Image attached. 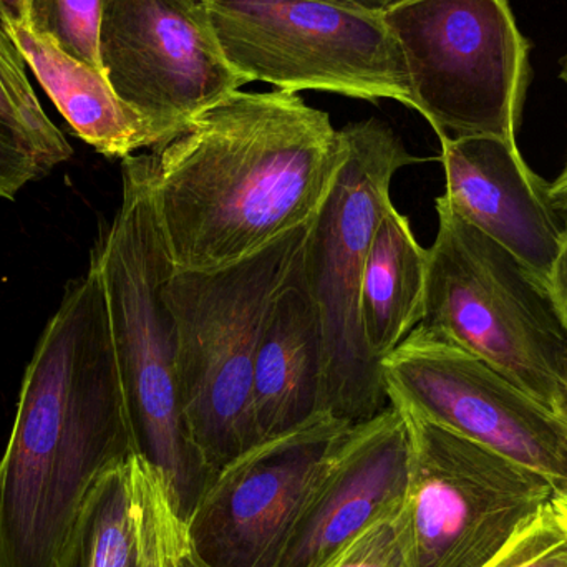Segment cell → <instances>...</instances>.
I'll return each instance as SVG.
<instances>
[{
    "label": "cell",
    "instance_id": "1",
    "mask_svg": "<svg viewBox=\"0 0 567 567\" xmlns=\"http://www.w3.org/2000/svg\"><path fill=\"white\" fill-rule=\"evenodd\" d=\"M349 148L299 93H229L148 153L156 221L176 271L235 265L309 225Z\"/></svg>",
    "mask_w": 567,
    "mask_h": 567
},
{
    "label": "cell",
    "instance_id": "2",
    "mask_svg": "<svg viewBox=\"0 0 567 567\" xmlns=\"http://www.w3.org/2000/svg\"><path fill=\"white\" fill-rule=\"evenodd\" d=\"M133 455L105 292L90 262L23 373L0 458V567H59L90 493Z\"/></svg>",
    "mask_w": 567,
    "mask_h": 567
},
{
    "label": "cell",
    "instance_id": "3",
    "mask_svg": "<svg viewBox=\"0 0 567 567\" xmlns=\"http://www.w3.org/2000/svg\"><path fill=\"white\" fill-rule=\"evenodd\" d=\"M90 262L105 292L136 455L159 473L188 522L213 475L183 412L178 337L166 300L175 266L150 196L148 155L123 159L122 202Z\"/></svg>",
    "mask_w": 567,
    "mask_h": 567
},
{
    "label": "cell",
    "instance_id": "4",
    "mask_svg": "<svg viewBox=\"0 0 567 567\" xmlns=\"http://www.w3.org/2000/svg\"><path fill=\"white\" fill-rule=\"evenodd\" d=\"M310 223L235 265L175 269L166 286L183 412L213 478L259 443L252 420L256 355L276 299L302 265Z\"/></svg>",
    "mask_w": 567,
    "mask_h": 567
},
{
    "label": "cell",
    "instance_id": "5",
    "mask_svg": "<svg viewBox=\"0 0 567 567\" xmlns=\"http://www.w3.org/2000/svg\"><path fill=\"white\" fill-rule=\"evenodd\" d=\"M423 326L567 422V327L545 284L436 198Z\"/></svg>",
    "mask_w": 567,
    "mask_h": 567
},
{
    "label": "cell",
    "instance_id": "6",
    "mask_svg": "<svg viewBox=\"0 0 567 567\" xmlns=\"http://www.w3.org/2000/svg\"><path fill=\"white\" fill-rule=\"evenodd\" d=\"M342 132L349 155L310 223L300 272L322 326L327 412L359 423L390 405L380 362L367 350L360 326L363 268L383 213L393 205V178L420 158L380 120L349 123Z\"/></svg>",
    "mask_w": 567,
    "mask_h": 567
},
{
    "label": "cell",
    "instance_id": "7",
    "mask_svg": "<svg viewBox=\"0 0 567 567\" xmlns=\"http://www.w3.org/2000/svg\"><path fill=\"white\" fill-rule=\"evenodd\" d=\"M383 19L402 52L413 110L439 138L518 143L532 45L508 0H400Z\"/></svg>",
    "mask_w": 567,
    "mask_h": 567
},
{
    "label": "cell",
    "instance_id": "8",
    "mask_svg": "<svg viewBox=\"0 0 567 567\" xmlns=\"http://www.w3.org/2000/svg\"><path fill=\"white\" fill-rule=\"evenodd\" d=\"M233 69L276 90L333 93L413 110L383 12L327 0H202Z\"/></svg>",
    "mask_w": 567,
    "mask_h": 567
},
{
    "label": "cell",
    "instance_id": "9",
    "mask_svg": "<svg viewBox=\"0 0 567 567\" xmlns=\"http://www.w3.org/2000/svg\"><path fill=\"white\" fill-rule=\"evenodd\" d=\"M399 410L412 449L399 515L410 567H485L555 489L538 473Z\"/></svg>",
    "mask_w": 567,
    "mask_h": 567
},
{
    "label": "cell",
    "instance_id": "10",
    "mask_svg": "<svg viewBox=\"0 0 567 567\" xmlns=\"http://www.w3.org/2000/svg\"><path fill=\"white\" fill-rule=\"evenodd\" d=\"M392 405L538 473L567 493V422L512 380L420 323L380 362Z\"/></svg>",
    "mask_w": 567,
    "mask_h": 567
},
{
    "label": "cell",
    "instance_id": "11",
    "mask_svg": "<svg viewBox=\"0 0 567 567\" xmlns=\"http://www.w3.org/2000/svg\"><path fill=\"white\" fill-rule=\"evenodd\" d=\"M353 423L330 413L265 440L216 473L188 535L209 567H276L323 470Z\"/></svg>",
    "mask_w": 567,
    "mask_h": 567
},
{
    "label": "cell",
    "instance_id": "12",
    "mask_svg": "<svg viewBox=\"0 0 567 567\" xmlns=\"http://www.w3.org/2000/svg\"><path fill=\"white\" fill-rule=\"evenodd\" d=\"M100 59L116 95L172 138L249 83L226 60L202 0H105Z\"/></svg>",
    "mask_w": 567,
    "mask_h": 567
},
{
    "label": "cell",
    "instance_id": "13",
    "mask_svg": "<svg viewBox=\"0 0 567 567\" xmlns=\"http://www.w3.org/2000/svg\"><path fill=\"white\" fill-rule=\"evenodd\" d=\"M410 433L395 405L353 423L310 493L276 567H323L367 528L399 516Z\"/></svg>",
    "mask_w": 567,
    "mask_h": 567
},
{
    "label": "cell",
    "instance_id": "14",
    "mask_svg": "<svg viewBox=\"0 0 567 567\" xmlns=\"http://www.w3.org/2000/svg\"><path fill=\"white\" fill-rule=\"evenodd\" d=\"M443 203L463 221L515 256L543 284L561 248L565 219L518 143L493 136H442Z\"/></svg>",
    "mask_w": 567,
    "mask_h": 567
},
{
    "label": "cell",
    "instance_id": "15",
    "mask_svg": "<svg viewBox=\"0 0 567 567\" xmlns=\"http://www.w3.org/2000/svg\"><path fill=\"white\" fill-rule=\"evenodd\" d=\"M326 365L319 312L299 269L276 299L256 355L252 420L259 443L329 413Z\"/></svg>",
    "mask_w": 567,
    "mask_h": 567
},
{
    "label": "cell",
    "instance_id": "16",
    "mask_svg": "<svg viewBox=\"0 0 567 567\" xmlns=\"http://www.w3.org/2000/svg\"><path fill=\"white\" fill-rule=\"evenodd\" d=\"M185 519L135 455L96 483L59 567H162Z\"/></svg>",
    "mask_w": 567,
    "mask_h": 567
},
{
    "label": "cell",
    "instance_id": "17",
    "mask_svg": "<svg viewBox=\"0 0 567 567\" xmlns=\"http://www.w3.org/2000/svg\"><path fill=\"white\" fill-rule=\"evenodd\" d=\"M3 29L72 132L96 153L125 159L140 150L172 142V136L116 95L102 70L73 59L25 25Z\"/></svg>",
    "mask_w": 567,
    "mask_h": 567
},
{
    "label": "cell",
    "instance_id": "18",
    "mask_svg": "<svg viewBox=\"0 0 567 567\" xmlns=\"http://www.w3.org/2000/svg\"><path fill=\"white\" fill-rule=\"evenodd\" d=\"M426 269L429 249L416 241L409 218L390 205L370 243L360 287L363 340L379 362L422 323Z\"/></svg>",
    "mask_w": 567,
    "mask_h": 567
},
{
    "label": "cell",
    "instance_id": "19",
    "mask_svg": "<svg viewBox=\"0 0 567 567\" xmlns=\"http://www.w3.org/2000/svg\"><path fill=\"white\" fill-rule=\"evenodd\" d=\"M25 62L0 23V115L35 148L47 173L72 156V146L43 112L30 85Z\"/></svg>",
    "mask_w": 567,
    "mask_h": 567
},
{
    "label": "cell",
    "instance_id": "20",
    "mask_svg": "<svg viewBox=\"0 0 567 567\" xmlns=\"http://www.w3.org/2000/svg\"><path fill=\"white\" fill-rule=\"evenodd\" d=\"M103 6L105 0H23L25 27L52 40L73 59L103 72L100 59Z\"/></svg>",
    "mask_w": 567,
    "mask_h": 567
},
{
    "label": "cell",
    "instance_id": "21",
    "mask_svg": "<svg viewBox=\"0 0 567 567\" xmlns=\"http://www.w3.org/2000/svg\"><path fill=\"white\" fill-rule=\"evenodd\" d=\"M485 567H567V539L549 503Z\"/></svg>",
    "mask_w": 567,
    "mask_h": 567
},
{
    "label": "cell",
    "instance_id": "22",
    "mask_svg": "<svg viewBox=\"0 0 567 567\" xmlns=\"http://www.w3.org/2000/svg\"><path fill=\"white\" fill-rule=\"evenodd\" d=\"M323 567H410L399 516L367 528Z\"/></svg>",
    "mask_w": 567,
    "mask_h": 567
},
{
    "label": "cell",
    "instance_id": "23",
    "mask_svg": "<svg viewBox=\"0 0 567 567\" xmlns=\"http://www.w3.org/2000/svg\"><path fill=\"white\" fill-rule=\"evenodd\" d=\"M47 172L32 143L0 115V198L13 199Z\"/></svg>",
    "mask_w": 567,
    "mask_h": 567
},
{
    "label": "cell",
    "instance_id": "24",
    "mask_svg": "<svg viewBox=\"0 0 567 567\" xmlns=\"http://www.w3.org/2000/svg\"><path fill=\"white\" fill-rule=\"evenodd\" d=\"M545 286L567 327V221H565V231H563L561 248L553 262L551 272H549Z\"/></svg>",
    "mask_w": 567,
    "mask_h": 567
},
{
    "label": "cell",
    "instance_id": "25",
    "mask_svg": "<svg viewBox=\"0 0 567 567\" xmlns=\"http://www.w3.org/2000/svg\"><path fill=\"white\" fill-rule=\"evenodd\" d=\"M162 567H209L198 558L188 535V525L169 543Z\"/></svg>",
    "mask_w": 567,
    "mask_h": 567
},
{
    "label": "cell",
    "instance_id": "26",
    "mask_svg": "<svg viewBox=\"0 0 567 567\" xmlns=\"http://www.w3.org/2000/svg\"><path fill=\"white\" fill-rule=\"evenodd\" d=\"M549 198L559 216L567 221V155L561 173L555 182L549 183Z\"/></svg>",
    "mask_w": 567,
    "mask_h": 567
},
{
    "label": "cell",
    "instance_id": "27",
    "mask_svg": "<svg viewBox=\"0 0 567 567\" xmlns=\"http://www.w3.org/2000/svg\"><path fill=\"white\" fill-rule=\"evenodd\" d=\"M0 23L6 25H25L23 0H0Z\"/></svg>",
    "mask_w": 567,
    "mask_h": 567
},
{
    "label": "cell",
    "instance_id": "28",
    "mask_svg": "<svg viewBox=\"0 0 567 567\" xmlns=\"http://www.w3.org/2000/svg\"><path fill=\"white\" fill-rule=\"evenodd\" d=\"M549 506H551L553 516L567 539V493L553 495Z\"/></svg>",
    "mask_w": 567,
    "mask_h": 567
},
{
    "label": "cell",
    "instance_id": "29",
    "mask_svg": "<svg viewBox=\"0 0 567 567\" xmlns=\"http://www.w3.org/2000/svg\"><path fill=\"white\" fill-rule=\"evenodd\" d=\"M327 2L342 3V6L359 7V9L383 12V10L389 9V7L400 2V0H327Z\"/></svg>",
    "mask_w": 567,
    "mask_h": 567
},
{
    "label": "cell",
    "instance_id": "30",
    "mask_svg": "<svg viewBox=\"0 0 567 567\" xmlns=\"http://www.w3.org/2000/svg\"><path fill=\"white\" fill-rule=\"evenodd\" d=\"M559 65H561V69H559V79L567 85V52L561 56V60H559Z\"/></svg>",
    "mask_w": 567,
    "mask_h": 567
}]
</instances>
